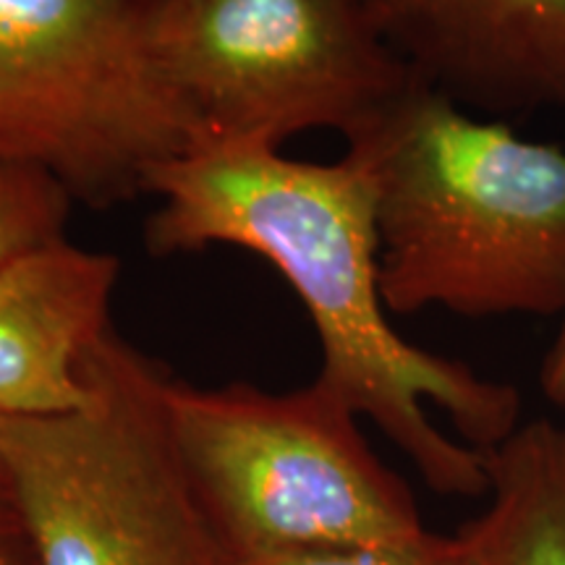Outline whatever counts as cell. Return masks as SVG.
<instances>
[{"label":"cell","instance_id":"3","mask_svg":"<svg viewBox=\"0 0 565 565\" xmlns=\"http://www.w3.org/2000/svg\"><path fill=\"white\" fill-rule=\"evenodd\" d=\"M82 377L74 412L0 414V469L42 565H238L175 450L171 374L110 330Z\"/></svg>","mask_w":565,"mask_h":565},{"label":"cell","instance_id":"1","mask_svg":"<svg viewBox=\"0 0 565 565\" xmlns=\"http://www.w3.org/2000/svg\"><path fill=\"white\" fill-rule=\"evenodd\" d=\"M147 249L236 246L270 263L315 324V383L377 424L440 494L490 490L482 450L521 424V393L408 343L391 324L366 168L288 158L263 145H202L154 171Z\"/></svg>","mask_w":565,"mask_h":565},{"label":"cell","instance_id":"14","mask_svg":"<svg viewBox=\"0 0 565 565\" xmlns=\"http://www.w3.org/2000/svg\"><path fill=\"white\" fill-rule=\"evenodd\" d=\"M0 482H6V475H3V469H0Z\"/></svg>","mask_w":565,"mask_h":565},{"label":"cell","instance_id":"6","mask_svg":"<svg viewBox=\"0 0 565 565\" xmlns=\"http://www.w3.org/2000/svg\"><path fill=\"white\" fill-rule=\"evenodd\" d=\"M152 45L196 147L351 141L416 82L362 0H162Z\"/></svg>","mask_w":565,"mask_h":565},{"label":"cell","instance_id":"9","mask_svg":"<svg viewBox=\"0 0 565 565\" xmlns=\"http://www.w3.org/2000/svg\"><path fill=\"white\" fill-rule=\"evenodd\" d=\"M490 503L456 534L461 565H565V427L521 422L482 450Z\"/></svg>","mask_w":565,"mask_h":565},{"label":"cell","instance_id":"7","mask_svg":"<svg viewBox=\"0 0 565 565\" xmlns=\"http://www.w3.org/2000/svg\"><path fill=\"white\" fill-rule=\"evenodd\" d=\"M429 89L484 118L565 108V0H362Z\"/></svg>","mask_w":565,"mask_h":565},{"label":"cell","instance_id":"5","mask_svg":"<svg viewBox=\"0 0 565 565\" xmlns=\"http://www.w3.org/2000/svg\"><path fill=\"white\" fill-rule=\"evenodd\" d=\"M166 406L183 469L238 563L427 532L359 416L317 383L270 393L168 377Z\"/></svg>","mask_w":565,"mask_h":565},{"label":"cell","instance_id":"8","mask_svg":"<svg viewBox=\"0 0 565 565\" xmlns=\"http://www.w3.org/2000/svg\"><path fill=\"white\" fill-rule=\"evenodd\" d=\"M121 259L68 238L0 259V414L53 416L87 401L82 364L110 333Z\"/></svg>","mask_w":565,"mask_h":565},{"label":"cell","instance_id":"10","mask_svg":"<svg viewBox=\"0 0 565 565\" xmlns=\"http://www.w3.org/2000/svg\"><path fill=\"white\" fill-rule=\"evenodd\" d=\"M74 207L53 175L0 160V259L66 238Z\"/></svg>","mask_w":565,"mask_h":565},{"label":"cell","instance_id":"4","mask_svg":"<svg viewBox=\"0 0 565 565\" xmlns=\"http://www.w3.org/2000/svg\"><path fill=\"white\" fill-rule=\"evenodd\" d=\"M162 0H0V160L38 168L74 204L150 194L196 131L154 55Z\"/></svg>","mask_w":565,"mask_h":565},{"label":"cell","instance_id":"12","mask_svg":"<svg viewBox=\"0 0 565 565\" xmlns=\"http://www.w3.org/2000/svg\"><path fill=\"white\" fill-rule=\"evenodd\" d=\"M0 565H42L38 545L6 482H0Z\"/></svg>","mask_w":565,"mask_h":565},{"label":"cell","instance_id":"13","mask_svg":"<svg viewBox=\"0 0 565 565\" xmlns=\"http://www.w3.org/2000/svg\"><path fill=\"white\" fill-rule=\"evenodd\" d=\"M540 387L550 404L565 406V309L561 315V330H557L545 362H542Z\"/></svg>","mask_w":565,"mask_h":565},{"label":"cell","instance_id":"11","mask_svg":"<svg viewBox=\"0 0 565 565\" xmlns=\"http://www.w3.org/2000/svg\"><path fill=\"white\" fill-rule=\"evenodd\" d=\"M238 565H461V547L456 536L422 532L406 540L288 550Z\"/></svg>","mask_w":565,"mask_h":565},{"label":"cell","instance_id":"2","mask_svg":"<svg viewBox=\"0 0 565 565\" xmlns=\"http://www.w3.org/2000/svg\"><path fill=\"white\" fill-rule=\"evenodd\" d=\"M345 152L372 179L393 315H563L565 147L416 79Z\"/></svg>","mask_w":565,"mask_h":565}]
</instances>
